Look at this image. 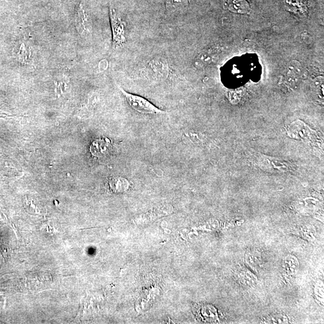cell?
I'll use <instances>...</instances> for the list:
<instances>
[{
  "mask_svg": "<svg viewBox=\"0 0 324 324\" xmlns=\"http://www.w3.org/2000/svg\"><path fill=\"white\" fill-rule=\"evenodd\" d=\"M109 188L115 194H121L127 191L129 188V181L122 177H115L108 182Z\"/></svg>",
  "mask_w": 324,
  "mask_h": 324,
  "instance_id": "ba28073f",
  "label": "cell"
},
{
  "mask_svg": "<svg viewBox=\"0 0 324 324\" xmlns=\"http://www.w3.org/2000/svg\"><path fill=\"white\" fill-rule=\"evenodd\" d=\"M301 64L297 61H292L289 63L285 68L283 77L286 83L292 85L297 83L301 76Z\"/></svg>",
  "mask_w": 324,
  "mask_h": 324,
  "instance_id": "277c9868",
  "label": "cell"
},
{
  "mask_svg": "<svg viewBox=\"0 0 324 324\" xmlns=\"http://www.w3.org/2000/svg\"><path fill=\"white\" fill-rule=\"evenodd\" d=\"M226 8L236 14H245L251 11V6L246 0H227Z\"/></svg>",
  "mask_w": 324,
  "mask_h": 324,
  "instance_id": "52a82bcc",
  "label": "cell"
},
{
  "mask_svg": "<svg viewBox=\"0 0 324 324\" xmlns=\"http://www.w3.org/2000/svg\"><path fill=\"white\" fill-rule=\"evenodd\" d=\"M112 145L107 139H98L90 145V151L95 157H102L108 155L111 151Z\"/></svg>",
  "mask_w": 324,
  "mask_h": 324,
  "instance_id": "5b68a950",
  "label": "cell"
},
{
  "mask_svg": "<svg viewBox=\"0 0 324 324\" xmlns=\"http://www.w3.org/2000/svg\"><path fill=\"white\" fill-rule=\"evenodd\" d=\"M110 18L113 29L114 45L118 47L123 46L126 42L124 23L117 16L114 9H110Z\"/></svg>",
  "mask_w": 324,
  "mask_h": 324,
  "instance_id": "3957f363",
  "label": "cell"
},
{
  "mask_svg": "<svg viewBox=\"0 0 324 324\" xmlns=\"http://www.w3.org/2000/svg\"><path fill=\"white\" fill-rule=\"evenodd\" d=\"M121 93L125 96L127 102L129 103L130 107L133 110L142 114H164L165 112L158 109L153 104L149 102L148 100L141 96H136L127 93L122 89L120 88Z\"/></svg>",
  "mask_w": 324,
  "mask_h": 324,
  "instance_id": "6da1fadb",
  "label": "cell"
},
{
  "mask_svg": "<svg viewBox=\"0 0 324 324\" xmlns=\"http://www.w3.org/2000/svg\"><path fill=\"white\" fill-rule=\"evenodd\" d=\"M146 76L155 80L166 78L168 74L167 61L163 58H157L152 60L146 65Z\"/></svg>",
  "mask_w": 324,
  "mask_h": 324,
  "instance_id": "7a4b0ae2",
  "label": "cell"
},
{
  "mask_svg": "<svg viewBox=\"0 0 324 324\" xmlns=\"http://www.w3.org/2000/svg\"><path fill=\"white\" fill-rule=\"evenodd\" d=\"M216 54V52L214 49L207 50V51L202 52L196 59L195 66L198 68H202L210 63Z\"/></svg>",
  "mask_w": 324,
  "mask_h": 324,
  "instance_id": "9c48e42d",
  "label": "cell"
},
{
  "mask_svg": "<svg viewBox=\"0 0 324 324\" xmlns=\"http://www.w3.org/2000/svg\"><path fill=\"white\" fill-rule=\"evenodd\" d=\"M76 26L79 33L83 34H88L91 33L92 26L90 25L88 17L85 11L80 4L77 7L76 12Z\"/></svg>",
  "mask_w": 324,
  "mask_h": 324,
  "instance_id": "8992f818",
  "label": "cell"
}]
</instances>
